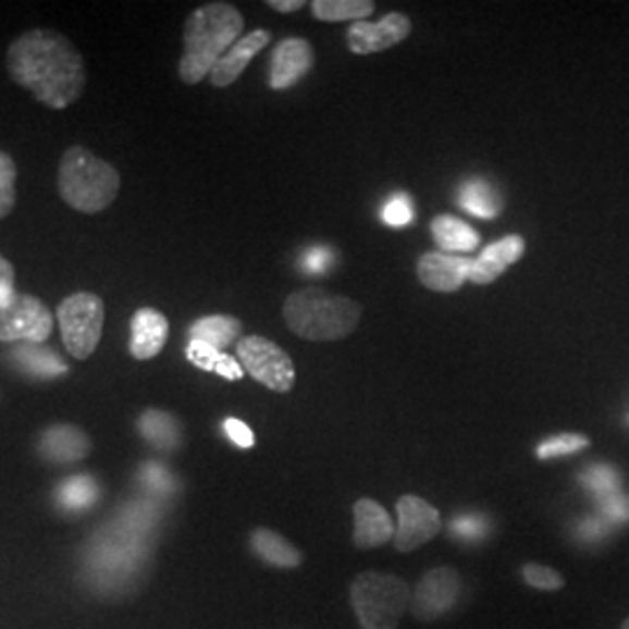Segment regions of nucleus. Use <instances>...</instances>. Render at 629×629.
<instances>
[{"mask_svg": "<svg viewBox=\"0 0 629 629\" xmlns=\"http://www.w3.org/2000/svg\"><path fill=\"white\" fill-rule=\"evenodd\" d=\"M122 187L114 165L98 159L87 147L73 145L59 163V194L73 210L96 214L110 208Z\"/></svg>", "mask_w": 629, "mask_h": 629, "instance_id": "4", "label": "nucleus"}, {"mask_svg": "<svg viewBox=\"0 0 629 629\" xmlns=\"http://www.w3.org/2000/svg\"><path fill=\"white\" fill-rule=\"evenodd\" d=\"M312 61V49L306 40L287 38L280 42L271 57V89L283 91L294 87L310 71Z\"/></svg>", "mask_w": 629, "mask_h": 629, "instance_id": "14", "label": "nucleus"}, {"mask_svg": "<svg viewBox=\"0 0 629 629\" xmlns=\"http://www.w3.org/2000/svg\"><path fill=\"white\" fill-rule=\"evenodd\" d=\"M581 483L592 496H597L602 502L606 496L620 492L622 480L620 473L610 465H592L581 473Z\"/></svg>", "mask_w": 629, "mask_h": 629, "instance_id": "30", "label": "nucleus"}, {"mask_svg": "<svg viewBox=\"0 0 629 629\" xmlns=\"http://www.w3.org/2000/svg\"><path fill=\"white\" fill-rule=\"evenodd\" d=\"M238 359L257 383L273 392H289L294 387V361L283 347L269 338L247 336L238 341Z\"/></svg>", "mask_w": 629, "mask_h": 629, "instance_id": "8", "label": "nucleus"}, {"mask_svg": "<svg viewBox=\"0 0 629 629\" xmlns=\"http://www.w3.org/2000/svg\"><path fill=\"white\" fill-rule=\"evenodd\" d=\"M14 269L12 263L0 255V310L14 299Z\"/></svg>", "mask_w": 629, "mask_h": 629, "instance_id": "40", "label": "nucleus"}, {"mask_svg": "<svg viewBox=\"0 0 629 629\" xmlns=\"http://www.w3.org/2000/svg\"><path fill=\"white\" fill-rule=\"evenodd\" d=\"M525 255V238L522 236H506L502 240H496L488 245L483 252H480L473 263L469 280L476 285H490L499 278L510 263H516Z\"/></svg>", "mask_w": 629, "mask_h": 629, "instance_id": "16", "label": "nucleus"}, {"mask_svg": "<svg viewBox=\"0 0 629 629\" xmlns=\"http://www.w3.org/2000/svg\"><path fill=\"white\" fill-rule=\"evenodd\" d=\"M627 422H629V418H627Z\"/></svg>", "mask_w": 629, "mask_h": 629, "instance_id": "43", "label": "nucleus"}, {"mask_svg": "<svg viewBox=\"0 0 629 629\" xmlns=\"http://www.w3.org/2000/svg\"><path fill=\"white\" fill-rule=\"evenodd\" d=\"M169 341V320L155 308H138L131 318V355L145 361L157 357Z\"/></svg>", "mask_w": 629, "mask_h": 629, "instance_id": "17", "label": "nucleus"}, {"mask_svg": "<svg viewBox=\"0 0 629 629\" xmlns=\"http://www.w3.org/2000/svg\"><path fill=\"white\" fill-rule=\"evenodd\" d=\"M138 483L145 490V496H150L155 502L171 499L177 492L175 476L163 465H159V461H145L138 471Z\"/></svg>", "mask_w": 629, "mask_h": 629, "instance_id": "29", "label": "nucleus"}, {"mask_svg": "<svg viewBox=\"0 0 629 629\" xmlns=\"http://www.w3.org/2000/svg\"><path fill=\"white\" fill-rule=\"evenodd\" d=\"M224 434L229 436L231 443L238 445V448H252V445H255L252 429L247 427L243 420L226 418V420H224Z\"/></svg>", "mask_w": 629, "mask_h": 629, "instance_id": "39", "label": "nucleus"}, {"mask_svg": "<svg viewBox=\"0 0 629 629\" xmlns=\"http://www.w3.org/2000/svg\"><path fill=\"white\" fill-rule=\"evenodd\" d=\"M451 532L455 539L465 543H476L480 539H485L490 532V522L480 513H465V516H457L451 525Z\"/></svg>", "mask_w": 629, "mask_h": 629, "instance_id": "34", "label": "nucleus"}, {"mask_svg": "<svg viewBox=\"0 0 629 629\" xmlns=\"http://www.w3.org/2000/svg\"><path fill=\"white\" fill-rule=\"evenodd\" d=\"M622 629H629V618L622 622Z\"/></svg>", "mask_w": 629, "mask_h": 629, "instance_id": "42", "label": "nucleus"}, {"mask_svg": "<svg viewBox=\"0 0 629 629\" xmlns=\"http://www.w3.org/2000/svg\"><path fill=\"white\" fill-rule=\"evenodd\" d=\"M522 581L527 585H532L543 592H555L565 585V578H562L555 569L543 567V565H525L522 567Z\"/></svg>", "mask_w": 629, "mask_h": 629, "instance_id": "35", "label": "nucleus"}, {"mask_svg": "<svg viewBox=\"0 0 629 629\" xmlns=\"http://www.w3.org/2000/svg\"><path fill=\"white\" fill-rule=\"evenodd\" d=\"M240 331L243 322L238 318H231V314H208V318L196 320L189 326V341L206 343L222 353L226 345L240 338Z\"/></svg>", "mask_w": 629, "mask_h": 629, "instance_id": "23", "label": "nucleus"}, {"mask_svg": "<svg viewBox=\"0 0 629 629\" xmlns=\"http://www.w3.org/2000/svg\"><path fill=\"white\" fill-rule=\"evenodd\" d=\"M269 8L278 10V12H294L304 8V0H269Z\"/></svg>", "mask_w": 629, "mask_h": 629, "instance_id": "41", "label": "nucleus"}, {"mask_svg": "<svg viewBox=\"0 0 629 629\" xmlns=\"http://www.w3.org/2000/svg\"><path fill=\"white\" fill-rule=\"evenodd\" d=\"M410 36V20L406 14L392 12L378 24L355 22L347 30V45L355 54H375L394 47Z\"/></svg>", "mask_w": 629, "mask_h": 629, "instance_id": "12", "label": "nucleus"}, {"mask_svg": "<svg viewBox=\"0 0 629 629\" xmlns=\"http://www.w3.org/2000/svg\"><path fill=\"white\" fill-rule=\"evenodd\" d=\"M336 263V255L329 247H310L301 257H299V269L306 275H324Z\"/></svg>", "mask_w": 629, "mask_h": 629, "instance_id": "36", "label": "nucleus"}, {"mask_svg": "<svg viewBox=\"0 0 629 629\" xmlns=\"http://www.w3.org/2000/svg\"><path fill=\"white\" fill-rule=\"evenodd\" d=\"M412 590L399 576L363 571L350 585V604L363 629H396L410 608Z\"/></svg>", "mask_w": 629, "mask_h": 629, "instance_id": "6", "label": "nucleus"}, {"mask_svg": "<svg viewBox=\"0 0 629 629\" xmlns=\"http://www.w3.org/2000/svg\"><path fill=\"white\" fill-rule=\"evenodd\" d=\"M269 42H271V33L269 30L257 28L252 33H247V36H243L234 47L226 49V54L218 61V65H214L212 73H210L212 85L220 87V89L234 85V82L245 73L247 65H250V61Z\"/></svg>", "mask_w": 629, "mask_h": 629, "instance_id": "15", "label": "nucleus"}, {"mask_svg": "<svg viewBox=\"0 0 629 629\" xmlns=\"http://www.w3.org/2000/svg\"><path fill=\"white\" fill-rule=\"evenodd\" d=\"M457 201L461 210L471 212L473 218H480V220H494L504 208L499 192H496L483 177L467 180L465 185L459 187Z\"/></svg>", "mask_w": 629, "mask_h": 629, "instance_id": "22", "label": "nucleus"}, {"mask_svg": "<svg viewBox=\"0 0 629 629\" xmlns=\"http://www.w3.org/2000/svg\"><path fill=\"white\" fill-rule=\"evenodd\" d=\"M432 234L436 245L445 255L451 252H473L480 238L476 231L457 218H451V214H439V218L432 222Z\"/></svg>", "mask_w": 629, "mask_h": 629, "instance_id": "25", "label": "nucleus"}, {"mask_svg": "<svg viewBox=\"0 0 629 629\" xmlns=\"http://www.w3.org/2000/svg\"><path fill=\"white\" fill-rule=\"evenodd\" d=\"M600 516L608 522V525H625L629 522V496L618 492V494H610L606 499L600 502Z\"/></svg>", "mask_w": 629, "mask_h": 629, "instance_id": "37", "label": "nucleus"}, {"mask_svg": "<svg viewBox=\"0 0 629 629\" xmlns=\"http://www.w3.org/2000/svg\"><path fill=\"white\" fill-rule=\"evenodd\" d=\"M161 520L159 502L145 496L126 506L98 529L82 555V574L98 594H124L143 576Z\"/></svg>", "mask_w": 629, "mask_h": 629, "instance_id": "1", "label": "nucleus"}, {"mask_svg": "<svg viewBox=\"0 0 629 629\" xmlns=\"http://www.w3.org/2000/svg\"><path fill=\"white\" fill-rule=\"evenodd\" d=\"M310 8L314 20L320 22H359L373 12L371 0H314Z\"/></svg>", "mask_w": 629, "mask_h": 629, "instance_id": "28", "label": "nucleus"}, {"mask_svg": "<svg viewBox=\"0 0 629 629\" xmlns=\"http://www.w3.org/2000/svg\"><path fill=\"white\" fill-rule=\"evenodd\" d=\"M283 314L296 336L306 341H338L353 334L361 308L345 296L310 287L289 294Z\"/></svg>", "mask_w": 629, "mask_h": 629, "instance_id": "5", "label": "nucleus"}, {"mask_svg": "<svg viewBox=\"0 0 629 629\" xmlns=\"http://www.w3.org/2000/svg\"><path fill=\"white\" fill-rule=\"evenodd\" d=\"M140 436L161 453H171L182 443V427L180 422L165 410L150 408L138 418Z\"/></svg>", "mask_w": 629, "mask_h": 629, "instance_id": "21", "label": "nucleus"}, {"mask_svg": "<svg viewBox=\"0 0 629 629\" xmlns=\"http://www.w3.org/2000/svg\"><path fill=\"white\" fill-rule=\"evenodd\" d=\"M459 592H461V581L455 569L439 567V569L427 571L420 578L416 590H412V597H410L412 614L427 622L436 620L443 614H448V610L455 606Z\"/></svg>", "mask_w": 629, "mask_h": 629, "instance_id": "11", "label": "nucleus"}, {"mask_svg": "<svg viewBox=\"0 0 629 629\" xmlns=\"http://www.w3.org/2000/svg\"><path fill=\"white\" fill-rule=\"evenodd\" d=\"M243 14L229 3H210L189 14L182 30V52L177 73L185 85H198L206 75L212 73L218 61L226 54L243 33Z\"/></svg>", "mask_w": 629, "mask_h": 629, "instance_id": "3", "label": "nucleus"}, {"mask_svg": "<svg viewBox=\"0 0 629 629\" xmlns=\"http://www.w3.org/2000/svg\"><path fill=\"white\" fill-rule=\"evenodd\" d=\"M396 520H399V525H396L394 548L399 553L418 551L420 545L432 541L441 529L439 510L416 494H404L396 502Z\"/></svg>", "mask_w": 629, "mask_h": 629, "instance_id": "10", "label": "nucleus"}, {"mask_svg": "<svg viewBox=\"0 0 629 629\" xmlns=\"http://www.w3.org/2000/svg\"><path fill=\"white\" fill-rule=\"evenodd\" d=\"M16 165L10 155L0 152V220H5L16 203Z\"/></svg>", "mask_w": 629, "mask_h": 629, "instance_id": "33", "label": "nucleus"}, {"mask_svg": "<svg viewBox=\"0 0 629 629\" xmlns=\"http://www.w3.org/2000/svg\"><path fill=\"white\" fill-rule=\"evenodd\" d=\"M250 543H252V551L263 562H269V565L280 567V569L299 567L301 559H304L299 548H294V545L285 536H280L278 532H271V529H255Z\"/></svg>", "mask_w": 629, "mask_h": 629, "instance_id": "24", "label": "nucleus"}, {"mask_svg": "<svg viewBox=\"0 0 629 629\" xmlns=\"http://www.w3.org/2000/svg\"><path fill=\"white\" fill-rule=\"evenodd\" d=\"M588 445H590V439L583 434H559V436H551V439H545L543 443H539L536 457L539 459L567 457L574 453H581L583 448H588Z\"/></svg>", "mask_w": 629, "mask_h": 629, "instance_id": "31", "label": "nucleus"}, {"mask_svg": "<svg viewBox=\"0 0 629 629\" xmlns=\"http://www.w3.org/2000/svg\"><path fill=\"white\" fill-rule=\"evenodd\" d=\"M471 263V257L427 252L418 261V278L427 289L457 292L469 280Z\"/></svg>", "mask_w": 629, "mask_h": 629, "instance_id": "13", "label": "nucleus"}, {"mask_svg": "<svg viewBox=\"0 0 629 629\" xmlns=\"http://www.w3.org/2000/svg\"><path fill=\"white\" fill-rule=\"evenodd\" d=\"M38 451L45 459L57 465H71V461L85 459L91 451V441L85 432L71 424H54L42 432Z\"/></svg>", "mask_w": 629, "mask_h": 629, "instance_id": "18", "label": "nucleus"}, {"mask_svg": "<svg viewBox=\"0 0 629 629\" xmlns=\"http://www.w3.org/2000/svg\"><path fill=\"white\" fill-rule=\"evenodd\" d=\"M610 527H614V525H608L602 516H590V518L578 522L576 534L583 543H597L610 532Z\"/></svg>", "mask_w": 629, "mask_h": 629, "instance_id": "38", "label": "nucleus"}, {"mask_svg": "<svg viewBox=\"0 0 629 629\" xmlns=\"http://www.w3.org/2000/svg\"><path fill=\"white\" fill-rule=\"evenodd\" d=\"M187 357L198 369H206V371H214L220 373L226 380H240L243 378V367L236 363V359H231L229 355L214 350V347L206 345V343H198V341H189L187 345Z\"/></svg>", "mask_w": 629, "mask_h": 629, "instance_id": "27", "label": "nucleus"}, {"mask_svg": "<svg viewBox=\"0 0 629 629\" xmlns=\"http://www.w3.org/2000/svg\"><path fill=\"white\" fill-rule=\"evenodd\" d=\"M8 73L52 110L69 108L87 87L85 59L52 28H33L16 38L8 49Z\"/></svg>", "mask_w": 629, "mask_h": 629, "instance_id": "2", "label": "nucleus"}, {"mask_svg": "<svg viewBox=\"0 0 629 629\" xmlns=\"http://www.w3.org/2000/svg\"><path fill=\"white\" fill-rule=\"evenodd\" d=\"M10 361L14 367L36 378H57L69 373V363H65L57 353L47 350L40 343H24L10 353Z\"/></svg>", "mask_w": 629, "mask_h": 629, "instance_id": "20", "label": "nucleus"}, {"mask_svg": "<svg viewBox=\"0 0 629 629\" xmlns=\"http://www.w3.org/2000/svg\"><path fill=\"white\" fill-rule=\"evenodd\" d=\"M52 326V312L30 294H14L0 310V343H45Z\"/></svg>", "mask_w": 629, "mask_h": 629, "instance_id": "9", "label": "nucleus"}, {"mask_svg": "<svg viewBox=\"0 0 629 629\" xmlns=\"http://www.w3.org/2000/svg\"><path fill=\"white\" fill-rule=\"evenodd\" d=\"M98 496H101V490H98L96 480L87 473H79V476L63 480V483L57 488L54 499L63 510L82 513L91 508L98 502Z\"/></svg>", "mask_w": 629, "mask_h": 629, "instance_id": "26", "label": "nucleus"}, {"mask_svg": "<svg viewBox=\"0 0 629 629\" xmlns=\"http://www.w3.org/2000/svg\"><path fill=\"white\" fill-rule=\"evenodd\" d=\"M380 220L387 226L404 229L412 220H416V206H412L408 194H392L387 201L380 208Z\"/></svg>", "mask_w": 629, "mask_h": 629, "instance_id": "32", "label": "nucleus"}, {"mask_svg": "<svg viewBox=\"0 0 629 629\" xmlns=\"http://www.w3.org/2000/svg\"><path fill=\"white\" fill-rule=\"evenodd\" d=\"M355 513V534L357 548L369 551L387 543L394 536V522L390 513L373 499H359L353 508Z\"/></svg>", "mask_w": 629, "mask_h": 629, "instance_id": "19", "label": "nucleus"}, {"mask_svg": "<svg viewBox=\"0 0 629 629\" xmlns=\"http://www.w3.org/2000/svg\"><path fill=\"white\" fill-rule=\"evenodd\" d=\"M63 345L75 359H89L103 336L106 306L94 292H77L57 308Z\"/></svg>", "mask_w": 629, "mask_h": 629, "instance_id": "7", "label": "nucleus"}]
</instances>
